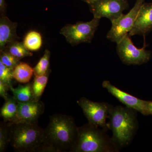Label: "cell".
Segmentation results:
<instances>
[{
  "mask_svg": "<svg viewBox=\"0 0 152 152\" xmlns=\"http://www.w3.org/2000/svg\"><path fill=\"white\" fill-rule=\"evenodd\" d=\"M77 128L71 116L62 114L52 115L44 130L43 143L38 152L69 151L75 141Z\"/></svg>",
  "mask_w": 152,
  "mask_h": 152,
  "instance_id": "cell-1",
  "label": "cell"
},
{
  "mask_svg": "<svg viewBox=\"0 0 152 152\" xmlns=\"http://www.w3.org/2000/svg\"><path fill=\"white\" fill-rule=\"evenodd\" d=\"M145 0H136L133 8L126 15L112 22V27L107 34V38L116 43L129 34L135 22L139 11Z\"/></svg>",
  "mask_w": 152,
  "mask_h": 152,
  "instance_id": "cell-9",
  "label": "cell"
},
{
  "mask_svg": "<svg viewBox=\"0 0 152 152\" xmlns=\"http://www.w3.org/2000/svg\"><path fill=\"white\" fill-rule=\"evenodd\" d=\"M137 111L127 107H113L109 117L112 139L119 149L129 145L138 128Z\"/></svg>",
  "mask_w": 152,
  "mask_h": 152,
  "instance_id": "cell-2",
  "label": "cell"
},
{
  "mask_svg": "<svg viewBox=\"0 0 152 152\" xmlns=\"http://www.w3.org/2000/svg\"><path fill=\"white\" fill-rule=\"evenodd\" d=\"M102 86L126 107L140 113L144 115H150L149 101L143 100L122 91L112 85L109 81H104Z\"/></svg>",
  "mask_w": 152,
  "mask_h": 152,
  "instance_id": "cell-10",
  "label": "cell"
},
{
  "mask_svg": "<svg viewBox=\"0 0 152 152\" xmlns=\"http://www.w3.org/2000/svg\"><path fill=\"white\" fill-rule=\"evenodd\" d=\"M10 141V125L4 121L0 124V152L4 151Z\"/></svg>",
  "mask_w": 152,
  "mask_h": 152,
  "instance_id": "cell-21",
  "label": "cell"
},
{
  "mask_svg": "<svg viewBox=\"0 0 152 152\" xmlns=\"http://www.w3.org/2000/svg\"><path fill=\"white\" fill-rule=\"evenodd\" d=\"M129 34L117 43V51L122 62L127 65H140L148 62L151 58V52L147 50L145 43L142 48L135 46Z\"/></svg>",
  "mask_w": 152,
  "mask_h": 152,
  "instance_id": "cell-7",
  "label": "cell"
},
{
  "mask_svg": "<svg viewBox=\"0 0 152 152\" xmlns=\"http://www.w3.org/2000/svg\"><path fill=\"white\" fill-rule=\"evenodd\" d=\"M77 103L83 110L88 122L106 131L109 129L107 120L109 119L113 106L108 103L93 102L83 97Z\"/></svg>",
  "mask_w": 152,
  "mask_h": 152,
  "instance_id": "cell-6",
  "label": "cell"
},
{
  "mask_svg": "<svg viewBox=\"0 0 152 152\" xmlns=\"http://www.w3.org/2000/svg\"><path fill=\"white\" fill-rule=\"evenodd\" d=\"M50 57V52L49 50H46L43 56L34 68L35 76L44 75L49 73Z\"/></svg>",
  "mask_w": 152,
  "mask_h": 152,
  "instance_id": "cell-20",
  "label": "cell"
},
{
  "mask_svg": "<svg viewBox=\"0 0 152 152\" xmlns=\"http://www.w3.org/2000/svg\"><path fill=\"white\" fill-rule=\"evenodd\" d=\"M34 74V68L24 62L19 63L13 71L14 79L21 83H28Z\"/></svg>",
  "mask_w": 152,
  "mask_h": 152,
  "instance_id": "cell-14",
  "label": "cell"
},
{
  "mask_svg": "<svg viewBox=\"0 0 152 152\" xmlns=\"http://www.w3.org/2000/svg\"><path fill=\"white\" fill-rule=\"evenodd\" d=\"M14 69L8 67L0 61V80L10 88L14 79L13 76Z\"/></svg>",
  "mask_w": 152,
  "mask_h": 152,
  "instance_id": "cell-22",
  "label": "cell"
},
{
  "mask_svg": "<svg viewBox=\"0 0 152 152\" xmlns=\"http://www.w3.org/2000/svg\"><path fill=\"white\" fill-rule=\"evenodd\" d=\"M44 110V104L40 100L18 103L15 118L11 123H37L38 119L43 113Z\"/></svg>",
  "mask_w": 152,
  "mask_h": 152,
  "instance_id": "cell-11",
  "label": "cell"
},
{
  "mask_svg": "<svg viewBox=\"0 0 152 152\" xmlns=\"http://www.w3.org/2000/svg\"><path fill=\"white\" fill-rule=\"evenodd\" d=\"M0 61L6 66L14 69L20 63V60L5 50H2L0 53Z\"/></svg>",
  "mask_w": 152,
  "mask_h": 152,
  "instance_id": "cell-23",
  "label": "cell"
},
{
  "mask_svg": "<svg viewBox=\"0 0 152 152\" xmlns=\"http://www.w3.org/2000/svg\"><path fill=\"white\" fill-rule=\"evenodd\" d=\"M23 42L26 48L30 51H36L42 47V38L39 33L32 31L26 35Z\"/></svg>",
  "mask_w": 152,
  "mask_h": 152,
  "instance_id": "cell-17",
  "label": "cell"
},
{
  "mask_svg": "<svg viewBox=\"0 0 152 152\" xmlns=\"http://www.w3.org/2000/svg\"><path fill=\"white\" fill-rule=\"evenodd\" d=\"M152 31V3H144L129 34L131 37L136 35L145 37Z\"/></svg>",
  "mask_w": 152,
  "mask_h": 152,
  "instance_id": "cell-12",
  "label": "cell"
},
{
  "mask_svg": "<svg viewBox=\"0 0 152 152\" xmlns=\"http://www.w3.org/2000/svg\"><path fill=\"white\" fill-rule=\"evenodd\" d=\"M148 109L150 115H152V102H150L148 104Z\"/></svg>",
  "mask_w": 152,
  "mask_h": 152,
  "instance_id": "cell-26",
  "label": "cell"
},
{
  "mask_svg": "<svg viewBox=\"0 0 152 152\" xmlns=\"http://www.w3.org/2000/svg\"><path fill=\"white\" fill-rule=\"evenodd\" d=\"M10 143L15 151L19 152H38L43 143V129L37 123L10 122Z\"/></svg>",
  "mask_w": 152,
  "mask_h": 152,
  "instance_id": "cell-4",
  "label": "cell"
},
{
  "mask_svg": "<svg viewBox=\"0 0 152 152\" xmlns=\"http://www.w3.org/2000/svg\"><path fill=\"white\" fill-rule=\"evenodd\" d=\"M9 90H10V88L0 80V96L4 98L5 100H7L10 96L7 93Z\"/></svg>",
  "mask_w": 152,
  "mask_h": 152,
  "instance_id": "cell-24",
  "label": "cell"
},
{
  "mask_svg": "<svg viewBox=\"0 0 152 152\" xmlns=\"http://www.w3.org/2000/svg\"><path fill=\"white\" fill-rule=\"evenodd\" d=\"M106 132L88 122L78 127L75 141L69 152H118L119 149Z\"/></svg>",
  "mask_w": 152,
  "mask_h": 152,
  "instance_id": "cell-3",
  "label": "cell"
},
{
  "mask_svg": "<svg viewBox=\"0 0 152 152\" xmlns=\"http://www.w3.org/2000/svg\"><path fill=\"white\" fill-rule=\"evenodd\" d=\"M10 90L18 103L34 100L33 94L32 84L30 83L24 86L19 85L15 88L12 86L10 87Z\"/></svg>",
  "mask_w": 152,
  "mask_h": 152,
  "instance_id": "cell-15",
  "label": "cell"
},
{
  "mask_svg": "<svg viewBox=\"0 0 152 152\" xmlns=\"http://www.w3.org/2000/svg\"><path fill=\"white\" fill-rule=\"evenodd\" d=\"M18 103L13 96H9L1 109V116L4 121L12 122L15 120L18 110Z\"/></svg>",
  "mask_w": 152,
  "mask_h": 152,
  "instance_id": "cell-16",
  "label": "cell"
},
{
  "mask_svg": "<svg viewBox=\"0 0 152 152\" xmlns=\"http://www.w3.org/2000/svg\"><path fill=\"white\" fill-rule=\"evenodd\" d=\"M49 75V73L44 75L35 76L32 84V91L34 100H39L48 83Z\"/></svg>",
  "mask_w": 152,
  "mask_h": 152,
  "instance_id": "cell-19",
  "label": "cell"
},
{
  "mask_svg": "<svg viewBox=\"0 0 152 152\" xmlns=\"http://www.w3.org/2000/svg\"><path fill=\"white\" fill-rule=\"evenodd\" d=\"M94 18H106L111 22L118 19L129 9L128 0H93L88 3Z\"/></svg>",
  "mask_w": 152,
  "mask_h": 152,
  "instance_id": "cell-8",
  "label": "cell"
},
{
  "mask_svg": "<svg viewBox=\"0 0 152 152\" xmlns=\"http://www.w3.org/2000/svg\"><path fill=\"white\" fill-rule=\"evenodd\" d=\"M6 4L5 0H0V11L1 15L4 16V15L6 12Z\"/></svg>",
  "mask_w": 152,
  "mask_h": 152,
  "instance_id": "cell-25",
  "label": "cell"
},
{
  "mask_svg": "<svg viewBox=\"0 0 152 152\" xmlns=\"http://www.w3.org/2000/svg\"><path fill=\"white\" fill-rule=\"evenodd\" d=\"M83 1H84L86 2V3H87V4H88V3H89L91 1H92L93 0H83Z\"/></svg>",
  "mask_w": 152,
  "mask_h": 152,
  "instance_id": "cell-27",
  "label": "cell"
},
{
  "mask_svg": "<svg viewBox=\"0 0 152 152\" xmlns=\"http://www.w3.org/2000/svg\"><path fill=\"white\" fill-rule=\"evenodd\" d=\"M18 23L10 20L5 16L0 19V51L4 50L7 45L18 41L20 38L17 35Z\"/></svg>",
  "mask_w": 152,
  "mask_h": 152,
  "instance_id": "cell-13",
  "label": "cell"
},
{
  "mask_svg": "<svg viewBox=\"0 0 152 152\" xmlns=\"http://www.w3.org/2000/svg\"><path fill=\"white\" fill-rule=\"evenodd\" d=\"M100 19L94 18L88 22H78L75 24H67L60 30L72 45L82 43H91L99 25Z\"/></svg>",
  "mask_w": 152,
  "mask_h": 152,
  "instance_id": "cell-5",
  "label": "cell"
},
{
  "mask_svg": "<svg viewBox=\"0 0 152 152\" xmlns=\"http://www.w3.org/2000/svg\"><path fill=\"white\" fill-rule=\"evenodd\" d=\"M4 50L10 53L18 59L33 56V53L26 48L23 42L15 41L7 45Z\"/></svg>",
  "mask_w": 152,
  "mask_h": 152,
  "instance_id": "cell-18",
  "label": "cell"
}]
</instances>
